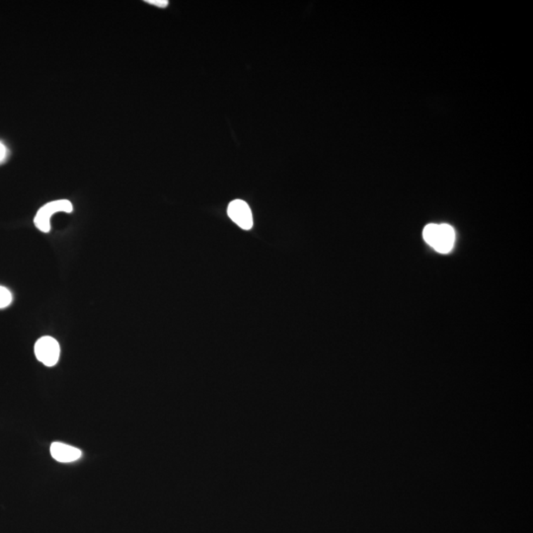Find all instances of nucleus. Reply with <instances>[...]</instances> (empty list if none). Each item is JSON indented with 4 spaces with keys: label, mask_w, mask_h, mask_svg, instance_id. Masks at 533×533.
Listing matches in <instances>:
<instances>
[{
    "label": "nucleus",
    "mask_w": 533,
    "mask_h": 533,
    "mask_svg": "<svg viewBox=\"0 0 533 533\" xmlns=\"http://www.w3.org/2000/svg\"><path fill=\"white\" fill-rule=\"evenodd\" d=\"M423 236L429 245L443 254L452 251L454 244V230L448 224L426 225Z\"/></svg>",
    "instance_id": "1"
},
{
    "label": "nucleus",
    "mask_w": 533,
    "mask_h": 533,
    "mask_svg": "<svg viewBox=\"0 0 533 533\" xmlns=\"http://www.w3.org/2000/svg\"><path fill=\"white\" fill-rule=\"evenodd\" d=\"M74 210L72 203L67 200L53 201L48 203L38 210L34 219V224L39 230L48 234L50 230V219L55 213L64 212L70 213Z\"/></svg>",
    "instance_id": "2"
},
{
    "label": "nucleus",
    "mask_w": 533,
    "mask_h": 533,
    "mask_svg": "<svg viewBox=\"0 0 533 533\" xmlns=\"http://www.w3.org/2000/svg\"><path fill=\"white\" fill-rule=\"evenodd\" d=\"M36 358L47 367H53L59 362L60 346L59 342L53 337L45 336L35 344Z\"/></svg>",
    "instance_id": "3"
},
{
    "label": "nucleus",
    "mask_w": 533,
    "mask_h": 533,
    "mask_svg": "<svg viewBox=\"0 0 533 533\" xmlns=\"http://www.w3.org/2000/svg\"><path fill=\"white\" fill-rule=\"evenodd\" d=\"M227 213L232 222L241 229L249 230L253 227L251 208L242 200L232 201L227 208Z\"/></svg>",
    "instance_id": "4"
},
{
    "label": "nucleus",
    "mask_w": 533,
    "mask_h": 533,
    "mask_svg": "<svg viewBox=\"0 0 533 533\" xmlns=\"http://www.w3.org/2000/svg\"><path fill=\"white\" fill-rule=\"evenodd\" d=\"M50 454L59 462H74L81 457L79 448L70 447L65 443H53L50 445Z\"/></svg>",
    "instance_id": "5"
},
{
    "label": "nucleus",
    "mask_w": 533,
    "mask_h": 533,
    "mask_svg": "<svg viewBox=\"0 0 533 533\" xmlns=\"http://www.w3.org/2000/svg\"><path fill=\"white\" fill-rule=\"evenodd\" d=\"M12 293L6 288L0 287V309H6L12 302Z\"/></svg>",
    "instance_id": "6"
},
{
    "label": "nucleus",
    "mask_w": 533,
    "mask_h": 533,
    "mask_svg": "<svg viewBox=\"0 0 533 533\" xmlns=\"http://www.w3.org/2000/svg\"><path fill=\"white\" fill-rule=\"evenodd\" d=\"M147 4H152V6L161 7V8H164V7L168 6L167 0H147Z\"/></svg>",
    "instance_id": "7"
},
{
    "label": "nucleus",
    "mask_w": 533,
    "mask_h": 533,
    "mask_svg": "<svg viewBox=\"0 0 533 533\" xmlns=\"http://www.w3.org/2000/svg\"><path fill=\"white\" fill-rule=\"evenodd\" d=\"M6 147H4V144L0 142V162L2 161V160L6 159Z\"/></svg>",
    "instance_id": "8"
}]
</instances>
